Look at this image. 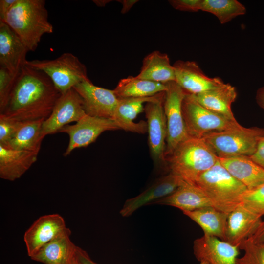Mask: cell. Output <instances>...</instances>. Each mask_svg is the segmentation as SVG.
Returning a JSON list of instances; mask_svg holds the SVG:
<instances>
[{"instance_id":"cell-1","label":"cell","mask_w":264,"mask_h":264,"mask_svg":"<svg viewBox=\"0 0 264 264\" xmlns=\"http://www.w3.org/2000/svg\"><path fill=\"white\" fill-rule=\"evenodd\" d=\"M61 94L46 74L24 65L0 114L18 121L45 120Z\"/></svg>"},{"instance_id":"cell-2","label":"cell","mask_w":264,"mask_h":264,"mask_svg":"<svg viewBox=\"0 0 264 264\" xmlns=\"http://www.w3.org/2000/svg\"><path fill=\"white\" fill-rule=\"evenodd\" d=\"M5 22L29 51H34L42 36L53 32L44 0H17L6 16Z\"/></svg>"},{"instance_id":"cell-3","label":"cell","mask_w":264,"mask_h":264,"mask_svg":"<svg viewBox=\"0 0 264 264\" xmlns=\"http://www.w3.org/2000/svg\"><path fill=\"white\" fill-rule=\"evenodd\" d=\"M218 160V157L202 138L190 137L165 159V164L170 173L194 185L198 177Z\"/></svg>"},{"instance_id":"cell-4","label":"cell","mask_w":264,"mask_h":264,"mask_svg":"<svg viewBox=\"0 0 264 264\" xmlns=\"http://www.w3.org/2000/svg\"><path fill=\"white\" fill-rule=\"evenodd\" d=\"M194 185L205 194L213 207L227 214L241 204L242 196L248 190L219 160L201 174Z\"/></svg>"},{"instance_id":"cell-5","label":"cell","mask_w":264,"mask_h":264,"mask_svg":"<svg viewBox=\"0 0 264 264\" xmlns=\"http://www.w3.org/2000/svg\"><path fill=\"white\" fill-rule=\"evenodd\" d=\"M264 129L242 126L227 130L214 132L202 138L218 157L236 156L250 157L256 151Z\"/></svg>"},{"instance_id":"cell-6","label":"cell","mask_w":264,"mask_h":264,"mask_svg":"<svg viewBox=\"0 0 264 264\" xmlns=\"http://www.w3.org/2000/svg\"><path fill=\"white\" fill-rule=\"evenodd\" d=\"M25 65L46 74L61 94L79 83L89 80L85 65L69 52L52 60H26Z\"/></svg>"},{"instance_id":"cell-7","label":"cell","mask_w":264,"mask_h":264,"mask_svg":"<svg viewBox=\"0 0 264 264\" xmlns=\"http://www.w3.org/2000/svg\"><path fill=\"white\" fill-rule=\"evenodd\" d=\"M182 112L190 137L202 138L206 134L240 127L231 120L200 105L192 94L187 93L182 104Z\"/></svg>"},{"instance_id":"cell-8","label":"cell","mask_w":264,"mask_h":264,"mask_svg":"<svg viewBox=\"0 0 264 264\" xmlns=\"http://www.w3.org/2000/svg\"><path fill=\"white\" fill-rule=\"evenodd\" d=\"M165 84L167 88L164 102L167 124L165 159L181 143L190 136L182 112V102L187 93L175 81H170Z\"/></svg>"},{"instance_id":"cell-9","label":"cell","mask_w":264,"mask_h":264,"mask_svg":"<svg viewBox=\"0 0 264 264\" xmlns=\"http://www.w3.org/2000/svg\"><path fill=\"white\" fill-rule=\"evenodd\" d=\"M85 115L82 99L74 88H72L61 95L51 114L43 122L42 137L59 132L64 126L71 122H78Z\"/></svg>"},{"instance_id":"cell-10","label":"cell","mask_w":264,"mask_h":264,"mask_svg":"<svg viewBox=\"0 0 264 264\" xmlns=\"http://www.w3.org/2000/svg\"><path fill=\"white\" fill-rule=\"evenodd\" d=\"M165 92L157 100L146 103L148 143L151 156L157 165L165 164L167 124L164 110Z\"/></svg>"},{"instance_id":"cell-11","label":"cell","mask_w":264,"mask_h":264,"mask_svg":"<svg viewBox=\"0 0 264 264\" xmlns=\"http://www.w3.org/2000/svg\"><path fill=\"white\" fill-rule=\"evenodd\" d=\"M118 129H120L112 119L86 114L76 124L67 125L59 131V132L67 134L69 138L64 155H68L75 149L88 146L105 131Z\"/></svg>"},{"instance_id":"cell-12","label":"cell","mask_w":264,"mask_h":264,"mask_svg":"<svg viewBox=\"0 0 264 264\" xmlns=\"http://www.w3.org/2000/svg\"><path fill=\"white\" fill-rule=\"evenodd\" d=\"M73 88L82 99L87 115L112 119L119 99L114 90L95 86L90 80L83 81Z\"/></svg>"},{"instance_id":"cell-13","label":"cell","mask_w":264,"mask_h":264,"mask_svg":"<svg viewBox=\"0 0 264 264\" xmlns=\"http://www.w3.org/2000/svg\"><path fill=\"white\" fill-rule=\"evenodd\" d=\"M175 82L187 93L196 95L217 88L225 83L220 77L206 75L195 61L177 60L173 65Z\"/></svg>"},{"instance_id":"cell-14","label":"cell","mask_w":264,"mask_h":264,"mask_svg":"<svg viewBox=\"0 0 264 264\" xmlns=\"http://www.w3.org/2000/svg\"><path fill=\"white\" fill-rule=\"evenodd\" d=\"M66 228L64 218L58 214L39 217L24 234L23 240L28 255L31 257Z\"/></svg>"},{"instance_id":"cell-15","label":"cell","mask_w":264,"mask_h":264,"mask_svg":"<svg viewBox=\"0 0 264 264\" xmlns=\"http://www.w3.org/2000/svg\"><path fill=\"white\" fill-rule=\"evenodd\" d=\"M184 182L180 177L169 172L157 179L138 195L127 199L121 209L120 214L123 217H129L143 206L153 204L172 194Z\"/></svg>"},{"instance_id":"cell-16","label":"cell","mask_w":264,"mask_h":264,"mask_svg":"<svg viewBox=\"0 0 264 264\" xmlns=\"http://www.w3.org/2000/svg\"><path fill=\"white\" fill-rule=\"evenodd\" d=\"M239 247L215 237L203 235L194 242L197 259L208 264H237Z\"/></svg>"},{"instance_id":"cell-17","label":"cell","mask_w":264,"mask_h":264,"mask_svg":"<svg viewBox=\"0 0 264 264\" xmlns=\"http://www.w3.org/2000/svg\"><path fill=\"white\" fill-rule=\"evenodd\" d=\"M29 51L15 32L0 22V67L17 76L26 61Z\"/></svg>"},{"instance_id":"cell-18","label":"cell","mask_w":264,"mask_h":264,"mask_svg":"<svg viewBox=\"0 0 264 264\" xmlns=\"http://www.w3.org/2000/svg\"><path fill=\"white\" fill-rule=\"evenodd\" d=\"M164 92L150 97L119 98L112 119L120 129L145 133L147 132V122L141 121L136 123L133 120L144 111V103L157 100Z\"/></svg>"},{"instance_id":"cell-19","label":"cell","mask_w":264,"mask_h":264,"mask_svg":"<svg viewBox=\"0 0 264 264\" xmlns=\"http://www.w3.org/2000/svg\"><path fill=\"white\" fill-rule=\"evenodd\" d=\"M262 220L241 204L228 215L225 241L239 247L255 232Z\"/></svg>"},{"instance_id":"cell-20","label":"cell","mask_w":264,"mask_h":264,"mask_svg":"<svg viewBox=\"0 0 264 264\" xmlns=\"http://www.w3.org/2000/svg\"><path fill=\"white\" fill-rule=\"evenodd\" d=\"M71 233L67 227L30 258L44 264H70L76 256L77 247L70 239Z\"/></svg>"},{"instance_id":"cell-21","label":"cell","mask_w":264,"mask_h":264,"mask_svg":"<svg viewBox=\"0 0 264 264\" xmlns=\"http://www.w3.org/2000/svg\"><path fill=\"white\" fill-rule=\"evenodd\" d=\"M218 158L224 168L248 189L254 188L264 183V169L250 157L236 156Z\"/></svg>"},{"instance_id":"cell-22","label":"cell","mask_w":264,"mask_h":264,"mask_svg":"<svg viewBox=\"0 0 264 264\" xmlns=\"http://www.w3.org/2000/svg\"><path fill=\"white\" fill-rule=\"evenodd\" d=\"M38 154L0 145V177L11 181L20 178L37 161Z\"/></svg>"},{"instance_id":"cell-23","label":"cell","mask_w":264,"mask_h":264,"mask_svg":"<svg viewBox=\"0 0 264 264\" xmlns=\"http://www.w3.org/2000/svg\"><path fill=\"white\" fill-rule=\"evenodd\" d=\"M194 99L206 109L231 120H236L231 110L237 93L235 88L229 84L196 95Z\"/></svg>"},{"instance_id":"cell-24","label":"cell","mask_w":264,"mask_h":264,"mask_svg":"<svg viewBox=\"0 0 264 264\" xmlns=\"http://www.w3.org/2000/svg\"><path fill=\"white\" fill-rule=\"evenodd\" d=\"M153 204L173 206L183 212L213 206L208 197L200 189L195 185L186 182L172 194L154 201Z\"/></svg>"},{"instance_id":"cell-25","label":"cell","mask_w":264,"mask_h":264,"mask_svg":"<svg viewBox=\"0 0 264 264\" xmlns=\"http://www.w3.org/2000/svg\"><path fill=\"white\" fill-rule=\"evenodd\" d=\"M183 213L201 227L204 235L215 237L222 241H226L228 214L219 211L213 206L191 211H184Z\"/></svg>"},{"instance_id":"cell-26","label":"cell","mask_w":264,"mask_h":264,"mask_svg":"<svg viewBox=\"0 0 264 264\" xmlns=\"http://www.w3.org/2000/svg\"><path fill=\"white\" fill-rule=\"evenodd\" d=\"M137 77L165 84L175 81V70L168 55L159 51H154L146 56Z\"/></svg>"},{"instance_id":"cell-27","label":"cell","mask_w":264,"mask_h":264,"mask_svg":"<svg viewBox=\"0 0 264 264\" xmlns=\"http://www.w3.org/2000/svg\"><path fill=\"white\" fill-rule=\"evenodd\" d=\"M44 120L21 121L13 137L4 147L38 154L44 139L41 132Z\"/></svg>"},{"instance_id":"cell-28","label":"cell","mask_w":264,"mask_h":264,"mask_svg":"<svg viewBox=\"0 0 264 264\" xmlns=\"http://www.w3.org/2000/svg\"><path fill=\"white\" fill-rule=\"evenodd\" d=\"M118 98L145 97L166 91L165 84L129 76L121 79L113 89Z\"/></svg>"},{"instance_id":"cell-29","label":"cell","mask_w":264,"mask_h":264,"mask_svg":"<svg viewBox=\"0 0 264 264\" xmlns=\"http://www.w3.org/2000/svg\"><path fill=\"white\" fill-rule=\"evenodd\" d=\"M199 10L213 14L221 24L246 12L245 6L236 0H200Z\"/></svg>"},{"instance_id":"cell-30","label":"cell","mask_w":264,"mask_h":264,"mask_svg":"<svg viewBox=\"0 0 264 264\" xmlns=\"http://www.w3.org/2000/svg\"><path fill=\"white\" fill-rule=\"evenodd\" d=\"M243 256L237 258V264H264V242H254L247 239L239 247Z\"/></svg>"},{"instance_id":"cell-31","label":"cell","mask_w":264,"mask_h":264,"mask_svg":"<svg viewBox=\"0 0 264 264\" xmlns=\"http://www.w3.org/2000/svg\"><path fill=\"white\" fill-rule=\"evenodd\" d=\"M241 204L261 217L264 216V183L248 189L243 195Z\"/></svg>"},{"instance_id":"cell-32","label":"cell","mask_w":264,"mask_h":264,"mask_svg":"<svg viewBox=\"0 0 264 264\" xmlns=\"http://www.w3.org/2000/svg\"><path fill=\"white\" fill-rule=\"evenodd\" d=\"M17 76L0 67V112L4 108Z\"/></svg>"},{"instance_id":"cell-33","label":"cell","mask_w":264,"mask_h":264,"mask_svg":"<svg viewBox=\"0 0 264 264\" xmlns=\"http://www.w3.org/2000/svg\"><path fill=\"white\" fill-rule=\"evenodd\" d=\"M21 121L0 114V145L6 146L18 129Z\"/></svg>"},{"instance_id":"cell-34","label":"cell","mask_w":264,"mask_h":264,"mask_svg":"<svg viewBox=\"0 0 264 264\" xmlns=\"http://www.w3.org/2000/svg\"><path fill=\"white\" fill-rule=\"evenodd\" d=\"M168 1L174 9L179 11L197 12L200 10V0H170Z\"/></svg>"},{"instance_id":"cell-35","label":"cell","mask_w":264,"mask_h":264,"mask_svg":"<svg viewBox=\"0 0 264 264\" xmlns=\"http://www.w3.org/2000/svg\"><path fill=\"white\" fill-rule=\"evenodd\" d=\"M250 157L264 169V135L259 139L256 151Z\"/></svg>"},{"instance_id":"cell-36","label":"cell","mask_w":264,"mask_h":264,"mask_svg":"<svg viewBox=\"0 0 264 264\" xmlns=\"http://www.w3.org/2000/svg\"><path fill=\"white\" fill-rule=\"evenodd\" d=\"M17 0H0V22L4 20L6 15Z\"/></svg>"},{"instance_id":"cell-37","label":"cell","mask_w":264,"mask_h":264,"mask_svg":"<svg viewBox=\"0 0 264 264\" xmlns=\"http://www.w3.org/2000/svg\"><path fill=\"white\" fill-rule=\"evenodd\" d=\"M76 256L81 264H97L90 258L85 250L78 246L76 249Z\"/></svg>"},{"instance_id":"cell-38","label":"cell","mask_w":264,"mask_h":264,"mask_svg":"<svg viewBox=\"0 0 264 264\" xmlns=\"http://www.w3.org/2000/svg\"><path fill=\"white\" fill-rule=\"evenodd\" d=\"M248 239L254 242H264V219H262L255 232Z\"/></svg>"},{"instance_id":"cell-39","label":"cell","mask_w":264,"mask_h":264,"mask_svg":"<svg viewBox=\"0 0 264 264\" xmlns=\"http://www.w3.org/2000/svg\"><path fill=\"white\" fill-rule=\"evenodd\" d=\"M117 1L122 4V7L121 13L123 14L129 12L132 6L138 1V0H120Z\"/></svg>"},{"instance_id":"cell-40","label":"cell","mask_w":264,"mask_h":264,"mask_svg":"<svg viewBox=\"0 0 264 264\" xmlns=\"http://www.w3.org/2000/svg\"><path fill=\"white\" fill-rule=\"evenodd\" d=\"M256 100L258 105L264 110V87L258 89L256 92Z\"/></svg>"},{"instance_id":"cell-41","label":"cell","mask_w":264,"mask_h":264,"mask_svg":"<svg viewBox=\"0 0 264 264\" xmlns=\"http://www.w3.org/2000/svg\"><path fill=\"white\" fill-rule=\"evenodd\" d=\"M92 1L99 7L105 6L108 3L112 1L111 0H93Z\"/></svg>"},{"instance_id":"cell-42","label":"cell","mask_w":264,"mask_h":264,"mask_svg":"<svg viewBox=\"0 0 264 264\" xmlns=\"http://www.w3.org/2000/svg\"><path fill=\"white\" fill-rule=\"evenodd\" d=\"M70 264H81L76 256V253L75 257L73 259V260L72 261V262H71Z\"/></svg>"},{"instance_id":"cell-43","label":"cell","mask_w":264,"mask_h":264,"mask_svg":"<svg viewBox=\"0 0 264 264\" xmlns=\"http://www.w3.org/2000/svg\"><path fill=\"white\" fill-rule=\"evenodd\" d=\"M199 262V264H208L207 262L203 261H200Z\"/></svg>"}]
</instances>
